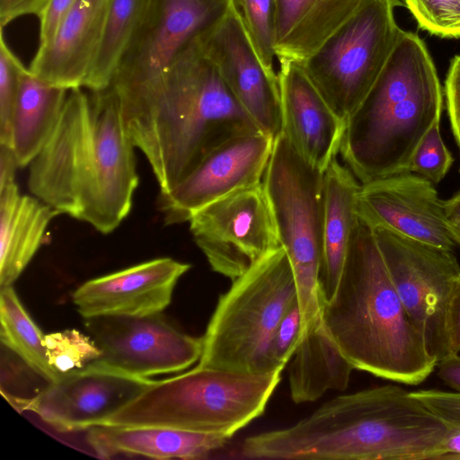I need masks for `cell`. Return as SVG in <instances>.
<instances>
[{"label":"cell","instance_id":"6da1fadb","mask_svg":"<svg viewBox=\"0 0 460 460\" xmlns=\"http://www.w3.org/2000/svg\"><path fill=\"white\" fill-rule=\"evenodd\" d=\"M135 147L111 87L69 90L53 133L29 164L28 189L59 214L110 234L132 208Z\"/></svg>","mask_w":460,"mask_h":460},{"label":"cell","instance_id":"7a4b0ae2","mask_svg":"<svg viewBox=\"0 0 460 460\" xmlns=\"http://www.w3.org/2000/svg\"><path fill=\"white\" fill-rule=\"evenodd\" d=\"M119 104L128 133L160 191L177 185L222 145L260 131L197 39L155 83Z\"/></svg>","mask_w":460,"mask_h":460},{"label":"cell","instance_id":"3957f363","mask_svg":"<svg viewBox=\"0 0 460 460\" xmlns=\"http://www.w3.org/2000/svg\"><path fill=\"white\" fill-rule=\"evenodd\" d=\"M448 432L411 392L386 385L340 395L294 425L247 438L252 459L444 460Z\"/></svg>","mask_w":460,"mask_h":460},{"label":"cell","instance_id":"277c9868","mask_svg":"<svg viewBox=\"0 0 460 460\" xmlns=\"http://www.w3.org/2000/svg\"><path fill=\"white\" fill-rule=\"evenodd\" d=\"M321 317L356 369L417 385L437 365L400 299L373 227L358 215L337 288L321 297Z\"/></svg>","mask_w":460,"mask_h":460},{"label":"cell","instance_id":"5b68a950","mask_svg":"<svg viewBox=\"0 0 460 460\" xmlns=\"http://www.w3.org/2000/svg\"><path fill=\"white\" fill-rule=\"evenodd\" d=\"M443 108V89L426 44L402 30L376 83L346 120L340 151L345 165L361 184L407 172Z\"/></svg>","mask_w":460,"mask_h":460},{"label":"cell","instance_id":"8992f818","mask_svg":"<svg viewBox=\"0 0 460 460\" xmlns=\"http://www.w3.org/2000/svg\"><path fill=\"white\" fill-rule=\"evenodd\" d=\"M281 371L244 374L198 365L154 381L102 425L171 428L232 438L263 414Z\"/></svg>","mask_w":460,"mask_h":460},{"label":"cell","instance_id":"52a82bcc","mask_svg":"<svg viewBox=\"0 0 460 460\" xmlns=\"http://www.w3.org/2000/svg\"><path fill=\"white\" fill-rule=\"evenodd\" d=\"M297 302L285 250L265 256L222 294L202 337L199 366L244 374L275 372L270 358L274 332Z\"/></svg>","mask_w":460,"mask_h":460},{"label":"cell","instance_id":"ba28073f","mask_svg":"<svg viewBox=\"0 0 460 460\" xmlns=\"http://www.w3.org/2000/svg\"><path fill=\"white\" fill-rule=\"evenodd\" d=\"M262 186L294 271L303 337L321 320L323 172L281 134L273 142Z\"/></svg>","mask_w":460,"mask_h":460},{"label":"cell","instance_id":"9c48e42d","mask_svg":"<svg viewBox=\"0 0 460 460\" xmlns=\"http://www.w3.org/2000/svg\"><path fill=\"white\" fill-rule=\"evenodd\" d=\"M401 0H362L356 12L309 58L298 63L342 119L367 96L385 67L402 29L394 9Z\"/></svg>","mask_w":460,"mask_h":460},{"label":"cell","instance_id":"30bf717a","mask_svg":"<svg viewBox=\"0 0 460 460\" xmlns=\"http://www.w3.org/2000/svg\"><path fill=\"white\" fill-rule=\"evenodd\" d=\"M230 9L231 0H144L111 85L119 100L150 87L190 42Z\"/></svg>","mask_w":460,"mask_h":460},{"label":"cell","instance_id":"8fae6325","mask_svg":"<svg viewBox=\"0 0 460 460\" xmlns=\"http://www.w3.org/2000/svg\"><path fill=\"white\" fill-rule=\"evenodd\" d=\"M394 288L429 355L438 362L450 355L446 317L460 265L453 251L441 249L383 227H373Z\"/></svg>","mask_w":460,"mask_h":460},{"label":"cell","instance_id":"7c38bea8","mask_svg":"<svg viewBox=\"0 0 460 460\" xmlns=\"http://www.w3.org/2000/svg\"><path fill=\"white\" fill-rule=\"evenodd\" d=\"M189 223L211 269L232 281L281 247L262 182L199 208Z\"/></svg>","mask_w":460,"mask_h":460},{"label":"cell","instance_id":"4fadbf2b","mask_svg":"<svg viewBox=\"0 0 460 460\" xmlns=\"http://www.w3.org/2000/svg\"><path fill=\"white\" fill-rule=\"evenodd\" d=\"M84 319L101 350L93 362L133 376L150 378L180 372L199 360L202 354V338L181 331L162 312Z\"/></svg>","mask_w":460,"mask_h":460},{"label":"cell","instance_id":"5bb4252c","mask_svg":"<svg viewBox=\"0 0 460 460\" xmlns=\"http://www.w3.org/2000/svg\"><path fill=\"white\" fill-rule=\"evenodd\" d=\"M155 380L133 376L94 362L62 375L31 398L9 399L61 431L102 425Z\"/></svg>","mask_w":460,"mask_h":460},{"label":"cell","instance_id":"9a60e30c","mask_svg":"<svg viewBox=\"0 0 460 460\" xmlns=\"http://www.w3.org/2000/svg\"><path fill=\"white\" fill-rule=\"evenodd\" d=\"M274 140L256 131L222 145L173 188L160 191L158 207L165 225L189 222L199 208L262 182Z\"/></svg>","mask_w":460,"mask_h":460},{"label":"cell","instance_id":"2e32d148","mask_svg":"<svg viewBox=\"0 0 460 460\" xmlns=\"http://www.w3.org/2000/svg\"><path fill=\"white\" fill-rule=\"evenodd\" d=\"M197 40L260 131L275 140L282 134L279 75L260 61L232 5Z\"/></svg>","mask_w":460,"mask_h":460},{"label":"cell","instance_id":"e0dca14e","mask_svg":"<svg viewBox=\"0 0 460 460\" xmlns=\"http://www.w3.org/2000/svg\"><path fill=\"white\" fill-rule=\"evenodd\" d=\"M356 208L372 227L453 251L443 200L433 183L420 176L403 172L361 184Z\"/></svg>","mask_w":460,"mask_h":460},{"label":"cell","instance_id":"ac0fdd59","mask_svg":"<svg viewBox=\"0 0 460 460\" xmlns=\"http://www.w3.org/2000/svg\"><path fill=\"white\" fill-rule=\"evenodd\" d=\"M190 267L167 257L150 260L83 283L74 291L73 303L83 318L160 313Z\"/></svg>","mask_w":460,"mask_h":460},{"label":"cell","instance_id":"d6986e66","mask_svg":"<svg viewBox=\"0 0 460 460\" xmlns=\"http://www.w3.org/2000/svg\"><path fill=\"white\" fill-rule=\"evenodd\" d=\"M282 134L298 155L324 172L341 151L346 120L338 116L301 66L279 59Z\"/></svg>","mask_w":460,"mask_h":460},{"label":"cell","instance_id":"ffe728a7","mask_svg":"<svg viewBox=\"0 0 460 460\" xmlns=\"http://www.w3.org/2000/svg\"><path fill=\"white\" fill-rule=\"evenodd\" d=\"M111 0H77L52 40L29 66L39 79L66 90L84 88Z\"/></svg>","mask_w":460,"mask_h":460},{"label":"cell","instance_id":"44dd1931","mask_svg":"<svg viewBox=\"0 0 460 460\" xmlns=\"http://www.w3.org/2000/svg\"><path fill=\"white\" fill-rule=\"evenodd\" d=\"M87 430L88 444L103 458L127 455L156 459H203L231 438L161 427L100 425Z\"/></svg>","mask_w":460,"mask_h":460},{"label":"cell","instance_id":"7402d4cb","mask_svg":"<svg viewBox=\"0 0 460 460\" xmlns=\"http://www.w3.org/2000/svg\"><path fill=\"white\" fill-rule=\"evenodd\" d=\"M59 213L16 183L0 191V287L13 286L44 243Z\"/></svg>","mask_w":460,"mask_h":460},{"label":"cell","instance_id":"603a6c76","mask_svg":"<svg viewBox=\"0 0 460 460\" xmlns=\"http://www.w3.org/2000/svg\"><path fill=\"white\" fill-rule=\"evenodd\" d=\"M361 183L337 157L323 172V250L320 271L322 298L335 292L344 266L358 213Z\"/></svg>","mask_w":460,"mask_h":460},{"label":"cell","instance_id":"cb8c5ba5","mask_svg":"<svg viewBox=\"0 0 460 460\" xmlns=\"http://www.w3.org/2000/svg\"><path fill=\"white\" fill-rule=\"evenodd\" d=\"M362 0H276V53L301 63L358 8Z\"/></svg>","mask_w":460,"mask_h":460},{"label":"cell","instance_id":"d4e9b609","mask_svg":"<svg viewBox=\"0 0 460 460\" xmlns=\"http://www.w3.org/2000/svg\"><path fill=\"white\" fill-rule=\"evenodd\" d=\"M288 369L295 403L314 402L327 391H344L354 366L343 356L321 320L301 339Z\"/></svg>","mask_w":460,"mask_h":460},{"label":"cell","instance_id":"484cf974","mask_svg":"<svg viewBox=\"0 0 460 460\" xmlns=\"http://www.w3.org/2000/svg\"><path fill=\"white\" fill-rule=\"evenodd\" d=\"M68 91L39 79L29 68L23 72L11 130V147L20 167L29 166L49 139Z\"/></svg>","mask_w":460,"mask_h":460},{"label":"cell","instance_id":"4316f807","mask_svg":"<svg viewBox=\"0 0 460 460\" xmlns=\"http://www.w3.org/2000/svg\"><path fill=\"white\" fill-rule=\"evenodd\" d=\"M0 321L4 345L49 383L61 376L49 362L45 334L31 319L13 286L1 288Z\"/></svg>","mask_w":460,"mask_h":460},{"label":"cell","instance_id":"83f0119b","mask_svg":"<svg viewBox=\"0 0 460 460\" xmlns=\"http://www.w3.org/2000/svg\"><path fill=\"white\" fill-rule=\"evenodd\" d=\"M144 0H111L101 41L84 89L100 92L111 87L116 70L135 32Z\"/></svg>","mask_w":460,"mask_h":460},{"label":"cell","instance_id":"f1b7e54d","mask_svg":"<svg viewBox=\"0 0 460 460\" xmlns=\"http://www.w3.org/2000/svg\"><path fill=\"white\" fill-rule=\"evenodd\" d=\"M231 5L260 61L275 71L276 0H231Z\"/></svg>","mask_w":460,"mask_h":460},{"label":"cell","instance_id":"f546056e","mask_svg":"<svg viewBox=\"0 0 460 460\" xmlns=\"http://www.w3.org/2000/svg\"><path fill=\"white\" fill-rule=\"evenodd\" d=\"M44 344L50 366L61 376L82 369L101 356L94 341L75 329L45 334Z\"/></svg>","mask_w":460,"mask_h":460},{"label":"cell","instance_id":"4dcf8cb0","mask_svg":"<svg viewBox=\"0 0 460 460\" xmlns=\"http://www.w3.org/2000/svg\"><path fill=\"white\" fill-rule=\"evenodd\" d=\"M418 27L429 34L460 38V0H405Z\"/></svg>","mask_w":460,"mask_h":460},{"label":"cell","instance_id":"1f68e13d","mask_svg":"<svg viewBox=\"0 0 460 460\" xmlns=\"http://www.w3.org/2000/svg\"><path fill=\"white\" fill-rule=\"evenodd\" d=\"M26 67L0 34V144L11 146L12 119Z\"/></svg>","mask_w":460,"mask_h":460},{"label":"cell","instance_id":"d6a6232c","mask_svg":"<svg viewBox=\"0 0 460 460\" xmlns=\"http://www.w3.org/2000/svg\"><path fill=\"white\" fill-rule=\"evenodd\" d=\"M453 162L454 158L441 137L440 120H438L418 145L407 172L436 184L445 178Z\"/></svg>","mask_w":460,"mask_h":460},{"label":"cell","instance_id":"836d02e7","mask_svg":"<svg viewBox=\"0 0 460 460\" xmlns=\"http://www.w3.org/2000/svg\"><path fill=\"white\" fill-rule=\"evenodd\" d=\"M411 394L436 415L447 429L444 460L460 459V392L429 389L414 391Z\"/></svg>","mask_w":460,"mask_h":460},{"label":"cell","instance_id":"e575fe53","mask_svg":"<svg viewBox=\"0 0 460 460\" xmlns=\"http://www.w3.org/2000/svg\"><path fill=\"white\" fill-rule=\"evenodd\" d=\"M302 339V317L296 303L279 323L270 349V358L274 370H282L293 357Z\"/></svg>","mask_w":460,"mask_h":460},{"label":"cell","instance_id":"d590c367","mask_svg":"<svg viewBox=\"0 0 460 460\" xmlns=\"http://www.w3.org/2000/svg\"><path fill=\"white\" fill-rule=\"evenodd\" d=\"M77 0H48L38 17L40 20L38 49L46 47Z\"/></svg>","mask_w":460,"mask_h":460},{"label":"cell","instance_id":"8d00e7d4","mask_svg":"<svg viewBox=\"0 0 460 460\" xmlns=\"http://www.w3.org/2000/svg\"><path fill=\"white\" fill-rule=\"evenodd\" d=\"M446 327L450 354L460 352V275L455 279L448 298Z\"/></svg>","mask_w":460,"mask_h":460},{"label":"cell","instance_id":"74e56055","mask_svg":"<svg viewBox=\"0 0 460 460\" xmlns=\"http://www.w3.org/2000/svg\"><path fill=\"white\" fill-rule=\"evenodd\" d=\"M48 0H0V26L25 15L40 16Z\"/></svg>","mask_w":460,"mask_h":460},{"label":"cell","instance_id":"f35d334b","mask_svg":"<svg viewBox=\"0 0 460 460\" xmlns=\"http://www.w3.org/2000/svg\"><path fill=\"white\" fill-rule=\"evenodd\" d=\"M445 95L449 120H460V56L451 60L445 82Z\"/></svg>","mask_w":460,"mask_h":460},{"label":"cell","instance_id":"ab89813d","mask_svg":"<svg viewBox=\"0 0 460 460\" xmlns=\"http://www.w3.org/2000/svg\"><path fill=\"white\" fill-rule=\"evenodd\" d=\"M438 376L456 392H460V356L450 354L437 362Z\"/></svg>","mask_w":460,"mask_h":460},{"label":"cell","instance_id":"60d3db41","mask_svg":"<svg viewBox=\"0 0 460 460\" xmlns=\"http://www.w3.org/2000/svg\"><path fill=\"white\" fill-rule=\"evenodd\" d=\"M17 168H20V165L13 148L0 144V191L16 183Z\"/></svg>","mask_w":460,"mask_h":460},{"label":"cell","instance_id":"b9f144b4","mask_svg":"<svg viewBox=\"0 0 460 460\" xmlns=\"http://www.w3.org/2000/svg\"><path fill=\"white\" fill-rule=\"evenodd\" d=\"M444 215L447 223L460 224V191L443 200Z\"/></svg>","mask_w":460,"mask_h":460},{"label":"cell","instance_id":"7bdbcfd3","mask_svg":"<svg viewBox=\"0 0 460 460\" xmlns=\"http://www.w3.org/2000/svg\"><path fill=\"white\" fill-rule=\"evenodd\" d=\"M447 229L452 240L460 244V224L447 223Z\"/></svg>","mask_w":460,"mask_h":460},{"label":"cell","instance_id":"ee69618b","mask_svg":"<svg viewBox=\"0 0 460 460\" xmlns=\"http://www.w3.org/2000/svg\"><path fill=\"white\" fill-rule=\"evenodd\" d=\"M451 128L460 149V120L450 121Z\"/></svg>","mask_w":460,"mask_h":460},{"label":"cell","instance_id":"f6af8a7d","mask_svg":"<svg viewBox=\"0 0 460 460\" xmlns=\"http://www.w3.org/2000/svg\"><path fill=\"white\" fill-rule=\"evenodd\" d=\"M401 1H402V3H403L405 0H401Z\"/></svg>","mask_w":460,"mask_h":460}]
</instances>
